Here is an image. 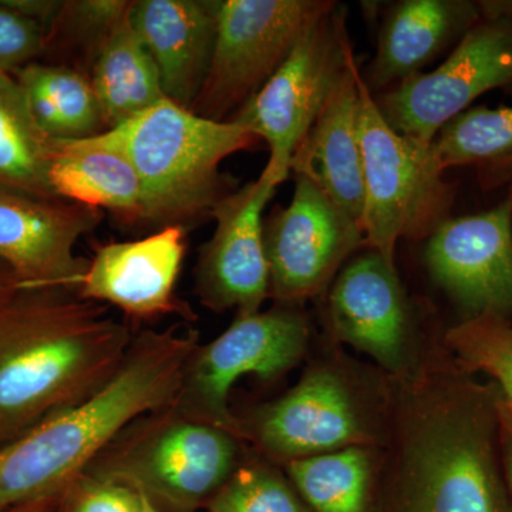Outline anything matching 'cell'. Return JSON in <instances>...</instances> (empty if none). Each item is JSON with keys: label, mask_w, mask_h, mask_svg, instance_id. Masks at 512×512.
I'll return each instance as SVG.
<instances>
[{"label": "cell", "mask_w": 512, "mask_h": 512, "mask_svg": "<svg viewBox=\"0 0 512 512\" xmlns=\"http://www.w3.org/2000/svg\"><path fill=\"white\" fill-rule=\"evenodd\" d=\"M131 340L124 323L76 291H19L0 305V446L96 393Z\"/></svg>", "instance_id": "obj_1"}, {"label": "cell", "mask_w": 512, "mask_h": 512, "mask_svg": "<svg viewBox=\"0 0 512 512\" xmlns=\"http://www.w3.org/2000/svg\"><path fill=\"white\" fill-rule=\"evenodd\" d=\"M195 352L191 333H143L96 393L0 446V512L66 495L128 424L177 402Z\"/></svg>", "instance_id": "obj_2"}, {"label": "cell", "mask_w": 512, "mask_h": 512, "mask_svg": "<svg viewBox=\"0 0 512 512\" xmlns=\"http://www.w3.org/2000/svg\"><path fill=\"white\" fill-rule=\"evenodd\" d=\"M133 165L143 188V224L185 229L211 218L234 191L222 161L254 150L258 137L235 121L204 119L164 99L127 123L101 133Z\"/></svg>", "instance_id": "obj_3"}, {"label": "cell", "mask_w": 512, "mask_h": 512, "mask_svg": "<svg viewBox=\"0 0 512 512\" xmlns=\"http://www.w3.org/2000/svg\"><path fill=\"white\" fill-rule=\"evenodd\" d=\"M498 451L495 387L454 390L407 448V512H511Z\"/></svg>", "instance_id": "obj_4"}, {"label": "cell", "mask_w": 512, "mask_h": 512, "mask_svg": "<svg viewBox=\"0 0 512 512\" xmlns=\"http://www.w3.org/2000/svg\"><path fill=\"white\" fill-rule=\"evenodd\" d=\"M362 229L365 244L394 265L400 241L427 239L451 218L456 188L433 141L404 136L384 121L360 74Z\"/></svg>", "instance_id": "obj_5"}, {"label": "cell", "mask_w": 512, "mask_h": 512, "mask_svg": "<svg viewBox=\"0 0 512 512\" xmlns=\"http://www.w3.org/2000/svg\"><path fill=\"white\" fill-rule=\"evenodd\" d=\"M348 10L336 5L308 26L265 86L231 117L269 148L264 171L279 184L343 74L355 62Z\"/></svg>", "instance_id": "obj_6"}, {"label": "cell", "mask_w": 512, "mask_h": 512, "mask_svg": "<svg viewBox=\"0 0 512 512\" xmlns=\"http://www.w3.org/2000/svg\"><path fill=\"white\" fill-rule=\"evenodd\" d=\"M333 0H220L210 72L192 113L227 121L285 62Z\"/></svg>", "instance_id": "obj_7"}, {"label": "cell", "mask_w": 512, "mask_h": 512, "mask_svg": "<svg viewBox=\"0 0 512 512\" xmlns=\"http://www.w3.org/2000/svg\"><path fill=\"white\" fill-rule=\"evenodd\" d=\"M481 19L430 72L373 96L397 133L431 143L441 127L497 89H512V16L494 0L478 2Z\"/></svg>", "instance_id": "obj_8"}, {"label": "cell", "mask_w": 512, "mask_h": 512, "mask_svg": "<svg viewBox=\"0 0 512 512\" xmlns=\"http://www.w3.org/2000/svg\"><path fill=\"white\" fill-rule=\"evenodd\" d=\"M235 444L227 430L197 419H174L116 451L94 478L146 495L167 511L192 512L231 478Z\"/></svg>", "instance_id": "obj_9"}, {"label": "cell", "mask_w": 512, "mask_h": 512, "mask_svg": "<svg viewBox=\"0 0 512 512\" xmlns=\"http://www.w3.org/2000/svg\"><path fill=\"white\" fill-rule=\"evenodd\" d=\"M269 296L305 301L322 292L340 266L365 244L362 225L330 200L318 185L295 175L288 207L264 221Z\"/></svg>", "instance_id": "obj_10"}, {"label": "cell", "mask_w": 512, "mask_h": 512, "mask_svg": "<svg viewBox=\"0 0 512 512\" xmlns=\"http://www.w3.org/2000/svg\"><path fill=\"white\" fill-rule=\"evenodd\" d=\"M308 342L299 313L274 309L238 316L222 335L192 356L177 402L197 420L227 430L228 397L241 377L271 379L291 369Z\"/></svg>", "instance_id": "obj_11"}, {"label": "cell", "mask_w": 512, "mask_h": 512, "mask_svg": "<svg viewBox=\"0 0 512 512\" xmlns=\"http://www.w3.org/2000/svg\"><path fill=\"white\" fill-rule=\"evenodd\" d=\"M266 171L218 201L212 237L198 259L197 293L212 311L259 312L269 296V265L264 242V211L279 187Z\"/></svg>", "instance_id": "obj_12"}, {"label": "cell", "mask_w": 512, "mask_h": 512, "mask_svg": "<svg viewBox=\"0 0 512 512\" xmlns=\"http://www.w3.org/2000/svg\"><path fill=\"white\" fill-rule=\"evenodd\" d=\"M426 241L431 276L466 319L512 315V187L491 210L448 218Z\"/></svg>", "instance_id": "obj_13"}, {"label": "cell", "mask_w": 512, "mask_h": 512, "mask_svg": "<svg viewBox=\"0 0 512 512\" xmlns=\"http://www.w3.org/2000/svg\"><path fill=\"white\" fill-rule=\"evenodd\" d=\"M101 220L103 212L86 205L0 188V264L19 291H77L89 262L74 248Z\"/></svg>", "instance_id": "obj_14"}, {"label": "cell", "mask_w": 512, "mask_h": 512, "mask_svg": "<svg viewBox=\"0 0 512 512\" xmlns=\"http://www.w3.org/2000/svg\"><path fill=\"white\" fill-rule=\"evenodd\" d=\"M185 239L187 229L171 225L146 238L100 245L76 292L134 318L180 311L175 285L183 268Z\"/></svg>", "instance_id": "obj_15"}, {"label": "cell", "mask_w": 512, "mask_h": 512, "mask_svg": "<svg viewBox=\"0 0 512 512\" xmlns=\"http://www.w3.org/2000/svg\"><path fill=\"white\" fill-rule=\"evenodd\" d=\"M481 19L478 2L400 0L384 13L375 56L360 70L376 96L424 73L461 42Z\"/></svg>", "instance_id": "obj_16"}, {"label": "cell", "mask_w": 512, "mask_h": 512, "mask_svg": "<svg viewBox=\"0 0 512 512\" xmlns=\"http://www.w3.org/2000/svg\"><path fill=\"white\" fill-rule=\"evenodd\" d=\"M333 330L343 342L396 369L402 363L409 313L396 265L370 249L350 261L329 296Z\"/></svg>", "instance_id": "obj_17"}, {"label": "cell", "mask_w": 512, "mask_h": 512, "mask_svg": "<svg viewBox=\"0 0 512 512\" xmlns=\"http://www.w3.org/2000/svg\"><path fill=\"white\" fill-rule=\"evenodd\" d=\"M220 0H133L130 22L156 63L165 97L190 109L210 72Z\"/></svg>", "instance_id": "obj_18"}, {"label": "cell", "mask_w": 512, "mask_h": 512, "mask_svg": "<svg viewBox=\"0 0 512 512\" xmlns=\"http://www.w3.org/2000/svg\"><path fill=\"white\" fill-rule=\"evenodd\" d=\"M360 67L350 64L291 161V173L308 178L362 225L365 184L359 140Z\"/></svg>", "instance_id": "obj_19"}, {"label": "cell", "mask_w": 512, "mask_h": 512, "mask_svg": "<svg viewBox=\"0 0 512 512\" xmlns=\"http://www.w3.org/2000/svg\"><path fill=\"white\" fill-rule=\"evenodd\" d=\"M357 436L359 421L348 390L326 372L306 376L258 421L262 446L291 461L342 450Z\"/></svg>", "instance_id": "obj_20"}, {"label": "cell", "mask_w": 512, "mask_h": 512, "mask_svg": "<svg viewBox=\"0 0 512 512\" xmlns=\"http://www.w3.org/2000/svg\"><path fill=\"white\" fill-rule=\"evenodd\" d=\"M49 183L59 200L113 212L124 224H143L140 178L128 158L101 134L57 141Z\"/></svg>", "instance_id": "obj_21"}, {"label": "cell", "mask_w": 512, "mask_h": 512, "mask_svg": "<svg viewBox=\"0 0 512 512\" xmlns=\"http://www.w3.org/2000/svg\"><path fill=\"white\" fill-rule=\"evenodd\" d=\"M89 80L107 130L167 99L156 63L131 26L130 15L101 49Z\"/></svg>", "instance_id": "obj_22"}, {"label": "cell", "mask_w": 512, "mask_h": 512, "mask_svg": "<svg viewBox=\"0 0 512 512\" xmlns=\"http://www.w3.org/2000/svg\"><path fill=\"white\" fill-rule=\"evenodd\" d=\"M13 76L36 123L53 140H87L107 131L86 74L59 64L33 62Z\"/></svg>", "instance_id": "obj_23"}, {"label": "cell", "mask_w": 512, "mask_h": 512, "mask_svg": "<svg viewBox=\"0 0 512 512\" xmlns=\"http://www.w3.org/2000/svg\"><path fill=\"white\" fill-rule=\"evenodd\" d=\"M444 170L470 167L485 192L512 185V106L474 107L441 127L433 140Z\"/></svg>", "instance_id": "obj_24"}, {"label": "cell", "mask_w": 512, "mask_h": 512, "mask_svg": "<svg viewBox=\"0 0 512 512\" xmlns=\"http://www.w3.org/2000/svg\"><path fill=\"white\" fill-rule=\"evenodd\" d=\"M56 144L36 123L16 77L0 72V188L59 200L49 183Z\"/></svg>", "instance_id": "obj_25"}, {"label": "cell", "mask_w": 512, "mask_h": 512, "mask_svg": "<svg viewBox=\"0 0 512 512\" xmlns=\"http://www.w3.org/2000/svg\"><path fill=\"white\" fill-rule=\"evenodd\" d=\"M133 0H67L46 30L45 52L59 66L89 77L114 30L130 15Z\"/></svg>", "instance_id": "obj_26"}, {"label": "cell", "mask_w": 512, "mask_h": 512, "mask_svg": "<svg viewBox=\"0 0 512 512\" xmlns=\"http://www.w3.org/2000/svg\"><path fill=\"white\" fill-rule=\"evenodd\" d=\"M289 474L316 512L366 511L369 460L359 448L291 461Z\"/></svg>", "instance_id": "obj_27"}, {"label": "cell", "mask_w": 512, "mask_h": 512, "mask_svg": "<svg viewBox=\"0 0 512 512\" xmlns=\"http://www.w3.org/2000/svg\"><path fill=\"white\" fill-rule=\"evenodd\" d=\"M447 343L470 372L490 376L512 414V325L504 316L468 318L448 332Z\"/></svg>", "instance_id": "obj_28"}, {"label": "cell", "mask_w": 512, "mask_h": 512, "mask_svg": "<svg viewBox=\"0 0 512 512\" xmlns=\"http://www.w3.org/2000/svg\"><path fill=\"white\" fill-rule=\"evenodd\" d=\"M211 512H308L284 481L261 468L239 471L208 501Z\"/></svg>", "instance_id": "obj_29"}, {"label": "cell", "mask_w": 512, "mask_h": 512, "mask_svg": "<svg viewBox=\"0 0 512 512\" xmlns=\"http://www.w3.org/2000/svg\"><path fill=\"white\" fill-rule=\"evenodd\" d=\"M46 32L0 0V72L16 73L45 52Z\"/></svg>", "instance_id": "obj_30"}, {"label": "cell", "mask_w": 512, "mask_h": 512, "mask_svg": "<svg viewBox=\"0 0 512 512\" xmlns=\"http://www.w3.org/2000/svg\"><path fill=\"white\" fill-rule=\"evenodd\" d=\"M72 512H146V495L128 485L93 478L80 487Z\"/></svg>", "instance_id": "obj_31"}, {"label": "cell", "mask_w": 512, "mask_h": 512, "mask_svg": "<svg viewBox=\"0 0 512 512\" xmlns=\"http://www.w3.org/2000/svg\"><path fill=\"white\" fill-rule=\"evenodd\" d=\"M498 441H500L501 467H503L504 483L510 497L512 512V414L508 412L497 393Z\"/></svg>", "instance_id": "obj_32"}, {"label": "cell", "mask_w": 512, "mask_h": 512, "mask_svg": "<svg viewBox=\"0 0 512 512\" xmlns=\"http://www.w3.org/2000/svg\"><path fill=\"white\" fill-rule=\"evenodd\" d=\"M3 5L15 10L33 22L39 23L45 32L56 18L62 2L59 0H2Z\"/></svg>", "instance_id": "obj_33"}, {"label": "cell", "mask_w": 512, "mask_h": 512, "mask_svg": "<svg viewBox=\"0 0 512 512\" xmlns=\"http://www.w3.org/2000/svg\"><path fill=\"white\" fill-rule=\"evenodd\" d=\"M67 495V494H66ZM66 495L60 497L42 498V500L32 501V503L18 505V507L9 508L2 512H57L60 503Z\"/></svg>", "instance_id": "obj_34"}, {"label": "cell", "mask_w": 512, "mask_h": 512, "mask_svg": "<svg viewBox=\"0 0 512 512\" xmlns=\"http://www.w3.org/2000/svg\"><path fill=\"white\" fill-rule=\"evenodd\" d=\"M16 292H19L18 281L5 265L0 264V305L9 301Z\"/></svg>", "instance_id": "obj_35"}, {"label": "cell", "mask_w": 512, "mask_h": 512, "mask_svg": "<svg viewBox=\"0 0 512 512\" xmlns=\"http://www.w3.org/2000/svg\"><path fill=\"white\" fill-rule=\"evenodd\" d=\"M494 2L498 9L512 16V0H494Z\"/></svg>", "instance_id": "obj_36"}, {"label": "cell", "mask_w": 512, "mask_h": 512, "mask_svg": "<svg viewBox=\"0 0 512 512\" xmlns=\"http://www.w3.org/2000/svg\"><path fill=\"white\" fill-rule=\"evenodd\" d=\"M146 512H181V511L163 510V508L157 507V505L154 504L153 501L148 500V498L146 497Z\"/></svg>", "instance_id": "obj_37"}, {"label": "cell", "mask_w": 512, "mask_h": 512, "mask_svg": "<svg viewBox=\"0 0 512 512\" xmlns=\"http://www.w3.org/2000/svg\"><path fill=\"white\" fill-rule=\"evenodd\" d=\"M511 187H512V185H511Z\"/></svg>", "instance_id": "obj_38"}]
</instances>
